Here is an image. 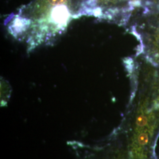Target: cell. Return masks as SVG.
<instances>
[{
    "label": "cell",
    "instance_id": "1",
    "mask_svg": "<svg viewBox=\"0 0 159 159\" xmlns=\"http://www.w3.org/2000/svg\"><path fill=\"white\" fill-rule=\"evenodd\" d=\"M155 116L148 110H141L137 116L134 133L130 145L133 159H146L148 148L155 126Z\"/></svg>",
    "mask_w": 159,
    "mask_h": 159
},
{
    "label": "cell",
    "instance_id": "2",
    "mask_svg": "<svg viewBox=\"0 0 159 159\" xmlns=\"http://www.w3.org/2000/svg\"><path fill=\"white\" fill-rule=\"evenodd\" d=\"M144 47L146 58L155 66H159V24L150 29Z\"/></svg>",
    "mask_w": 159,
    "mask_h": 159
},
{
    "label": "cell",
    "instance_id": "3",
    "mask_svg": "<svg viewBox=\"0 0 159 159\" xmlns=\"http://www.w3.org/2000/svg\"><path fill=\"white\" fill-rule=\"evenodd\" d=\"M156 90L155 93V97L154 98L153 102V105L151 109H155V110H159V81L158 84L156 87Z\"/></svg>",
    "mask_w": 159,
    "mask_h": 159
}]
</instances>
